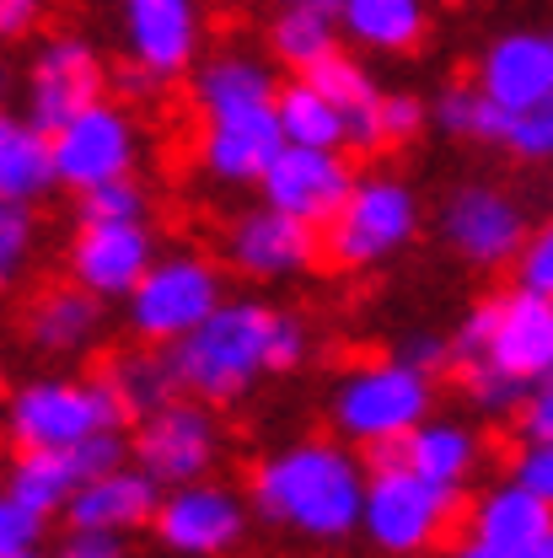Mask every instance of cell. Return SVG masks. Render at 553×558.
<instances>
[{
  "label": "cell",
  "mask_w": 553,
  "mask_h": 558,
  "mask_svg": "<svg viewBox=\"0 0 553 558\" xmlns=\"http://www.w3.org/2000/svg\"><path fill=\"white\" fill-rule=\"evenodd\" d=\"M172 354V371H178V387L189 398H205V403H237L248 398L264 376H285L296 365H306L312 354V328L269 301H220L205 323L183 339V344L167 349Z\"/></svg>",
  "instance_id": "6da1fadb"
},
{
  "label": "cell",
  "mask_w": 553,
  "mask_h": 558,
  "mask_svg": "<svg viewBox=\"0 0 553 558\" xmlns=\"http://www.w3.org/2000/svg\"><path fill=\"white\" fill-rule=\"evenodd\" d=\"M452 365L479 414H516L553 376V295L527 284L484 295L452 333Z\"/></svg>",
  "instance_id": "7a4b0ae2"
},
{
  "label": "cell",
  "mask_w": 553,
  "mask_h": 558,
  "mask_svg": "<svg viewBox=\"0 0 553 558\" xmlns=\"http://www.w3.org/2000/svg\"><path fill=\"white\" fill-rule=\"evenodd\" d=\"M365 478L371 468L354 457L339 435H306L269 451L253 468V515L275 532H290L301 543H345L360 532V510H365Z\"/></svg>",
  "instance_id": "3957f363"
},
{
  "label": "cell",
  "mask_w": 553,
  "mask_h": 558,
  "mask_svg": "<svg viewBox=\"0 0 553 558\" xmlns=\"http://www.w3.org/2000/svg\"><path fill=\"white\" fill-rule=\"evenodd\" d=\"M435 414V376L404 354L354 360L328 387V424L354 451H398L424 418Z\"/></svg>",
  "instance_id": "277c9868"
},
{
  "label": "cell",
  "mask_w": 553,
  "mask_h": 558,
  "mask_svg": "<svg viewBox=\"0 0 553 558\" xmlns=\"http://www.w3.org/2000/svg\"><path fill=\"white\" fill-rule=\"evenodd\" d=\"M124 409L113 398V387L97 376H33L22 381L5 409H0V429L16 451H70L92 435L124 429Z\"/></svg>",
  "instance_id": "5b68a950"
},
{
  "label": "cell",
  "mask_w": 553,
  "mask_h": 558,
  "mask_svg": "<svg viewBox=\"0 0 553 558\" xmlns=\"http://www.w3.org/2000/svg\"><path fill=\"white\" fill-rule=\"evenodd\" d=\"M457 499L462 494L419 478L398 451H382V457H371L360 537L387 558H419L430 554L446 537V526L457 521Z\"/></svg>",
  "instance_id": "8992f818"
},
{
  "label": "cell",
  "mask_w": 553,
  "mask_h": 558,
  "mask_svg": "<svg viewBox=\"0 0 553 558\" xmlns=\"http://www.w3.org/2000/svg\"><path fill=\"white\" fill-rule=\"evenodd\" d=\"M419 236V194L393 172L354 178L339 215L323 226V258L334 269H382Z\"/></svg>",
  "instance_id": "52a82bcc"
},
{
  "label": "cell",
  "mask_w": 553,
  "mask_h": 558,
  "mask_svg": "<svg viewBox=\"0 0 553 558\" xmlns=\"http://www.w3.org/2000/svg\"><path fill=\"white\" fill-rule=\"evenodd\" d=\"M226 301V275L205 253H161L124 301V323L140 344H183L209 312Z\"/></svg>",
  "instance_id": "ba28073f"
},
{
  "label": "cell",
  "mask_w": 553,
  "mask_h": 558,
  "mask_svg": "<svg viewBox=\"0 0 553 558\" xmlns=\"http://www.w3.org/2000/svg\"><path fill=\"white\" fill-rule=\"evenodd\" d=\"M435 231L468 269H516V258L532 236V220L510 189L473 178V183H457L441 199Z\"/></svg>",
  "instance_id": "9c48e42d"
},
{
  "label": "cell",
  "mask_w": 553,
  "mask_h": 558,
  "mask_svg": "<svg viewBox=\"0 0 553 558\" xmlns=\"http://www.w3.org/2000/svg\"><path fill=\"white\" fill-rule=\"evenodd\" d=\"M49 145H55V178L70 194H92L140 167V124L113 97H97L81 113H70L60 130H49Z\"/></svg>",
  "instance_id": "30bf717a"
},
{
  "label": "cell",
  "mask_w": 553,
  "mask_h": 558,
  "mask_svg": "<svg viewBox=\"0 0 553 558\" xmlns=\"http://www.w3.org/2000/svg\"><path fill=\"white\" fill-rule=\"evenodd\" d=\"M220 446H226V435H220L215 403L189 398V392H178V398L161 403L156 414L135 418V435H130V457H135L161 488L209 478L215 462H220Z\"/></svg>",
  "instance_id": "8fae6325"
},
{
  "label": "cell",
  "mask_w": 553,
  "mask_h": 558,
  "mask_svg": "<svg viewBox=\"0 0 553 558\" xmlns=\"http://www.w3.org/2000/svg\"><path fill=\"white\" fill-rule=\"evenodd\" d=\"M220 253H226V269L231 275L259 279V284L301 279V275H312L317 258H323V226H312V220H301L290 209L253 205L226 220Z\"/></svg>",
  "instance_id": "7c38bea8"
},
{
  "label": "cell",
  "mask_w": 553,
  "mask_h": 558,
  "mask_svg": "<svg viewBox=\"0 0 553 558\" xmlns=\"http://www.w3.org/2000/svg\"><path fill=\"white\" fill-rule=\"evenodd\" d=\"M113 16L130 54V75L167 86L200 65V49H205L200 0H113Z\"/></svg>",
  "instance_id": "4fadbf2b"
},
{
  "label": "cell",
  "mask_w": 553,
  "mask_h": 558,
  "mask_svg": "<svg viewBox=\"0 0 553 558\" xmlns=\"http://www.w3.org/2000/svg\"><path fill=\"white\" fill-rule=\"evenodd\" d=\"M151 532L161 537L167 554H178V558H220L242 543L248 505H242L237 488L215 484V478L178 484L161 494V510H156Z\"/></svg>",
  "instance_id": "5bb4252c"
},
{
  "label": "cell",
  "mask_w": 553,
  "mask_h": 558,
  "mask_svg": "<svg viewBox=\"0 0 553 558\" xmlns=\"http://www.w3.org/2000/svg\"><path fill=\"white\" fill-rule=\"evenodd\" d=\"M22 86H27V119L44 124V130H60L70 113L108 97V70H103V54H97L92 38L55 33L33 49Z\"/></svg>",
  "instance_id": "9a60e30c"
},
{
  "label": "cell",
  "mask_w": 553,
  "mask_h": 558,
  "mask_svg": "<svg viewBox=\"0 0 553 558\" xmlns=\"http://www.w3.org/2000/svg\"><path fill=\"white\" fill-rule=\"evenodd\" d=\"M151 264H156L151 220H81L65 247V275L103 301H130V290Z\"/></svg>",
  "instance_id": "2e32d148"
},
{
  "label": "cell",
  "mask_w": 553,
  "mask_h": 558,
  "mask_svg": "<svg viewBox=\"0 0 553 558\" xmlns=\"http://www.w3.org/2000/svg\"><path fill=\"white\" fill-rule=\"evenodd\" d=\"M119 462H130V440H124V429H108V435H92L70 451H16L5 468V488L22 505H33L38 515H65L75 488L92 484L97 473H108Z\"/></svg>",
  "instance_id": "e0dca14e"
},
{
  "label": "cell",
  "mask_w": 553,
  "mask_h": 558,
  "mask_svg": "<svg viewBox=\"0 0 553 558\" xmlns=\"http://www.w3.org/2000/svg\"><path fill=\"white\" fill-rule=\"evenodd\" d=\"M354 161H349L345 150H323V145H279L275 161L264 167V178H259V194H264V205L275 209H290V215H301V220H312V226H328L339 205L349 199V189H354Z\"/></svg>",
  "instance_id": "ac0fdd59"
},
{
  "label": "cell",
  "mask_w": 553,
  "mask_h": 558,
  "mask_svg": "<svg viewBox=\"0 0 553 558\" xmlns=\"http://www.w3.org/2000/svg\"><path fill=\"white\" fill-rule=\"evenodd\" d=\"M275 60L253 54V49H220L194 65V113L200 124H226V119H259L275 113L279 102Z\"/></svg>",
  "instance_id": "d6986e66"
},
{
  "label": "cell",
  "mask_w": 553,
  "mask_h": 558,
  "mask_svg": "<svg viewBox=\"0 0 553 558\" xmlns=\"http://www.w3.org/2000/svg\"><path fill=\"white\" fill-rule=\"evenodd\" d=\"M161 494H167V488L156 484L135 457H130V462H119V468H108V473H97L92 484L75 488V499L65 505V521H70V532L130 537V532H140V526L156 521Z\"/></svg>",
  "instance_id": "ffe728a7"
},
{
  "label": "cell",
  "mask_w": 553,
  "mask_h": 558,
  "mask_svg": "<svg viewBox=\"0 0 553 558\" xmlns=\"http://www.w3.org/2000/svg\"><path fill=\"white\" fill-rule=\"evenodd\" d=\"M479 92L500 108H532V102H549L553 97V33L538 27H516V33H500L479 54Z\"/></svg>",
  "instance_id": "44dd1931"
},
{
  "label": "cell",
  "mask_w": 553,
  "mask_h": 558,
  "mask_svg": "<svg viewBox=\"0 0 553 558\" xmlns=\"http://www.w3.org/2000/svg\"><path fill=\"white\" fill-rule=\"evenodd\" d=\"M103 328H108V301L92 295V290H81L75 279L38 290V295L27 301V312H22L27 344L38 349V354H55V360L92 354L97 339H103Z\"/></svg>",
  "instance_id": "7402d4cb"
},
{
  "label": "cell",
  "mask_w": 553,
  "mask_h": 558,
  "mask_svg": "<svg viewBox=\"0 0 553 558\" xmlns=\"http://www.w3.org/2000/svg\"><path fill=\"white\" fill-rule=\"evenodd\" d=\"M468 537H479L489 548L505 554H532L538 543L553 537V505L543 494H532L527 484L505 478V484L484 488L468 510Z\"/></svg>",
  "instance_id": "603a6c76"
},
{
  "label": "cell",
  "mask_w": 553,
  "mask_h": 558,
  "mask_svg": "<svg viewBox=\"0 0 553 558\" xmlns=\"http://www.w3.org/2000/svg\"><path fill=\"white\" fill-rule=\"evenodd\" d=\"M285 145L275 113L259 119H226V124H205L200 130V167L226 189H259L264 167L275 161Z\"/></svg>",
  "instance_id": "cb8c5ba5"
},
{
  "label": "cell",
  "mask_w": 553,
  "mask_h": 558,
  "mask_svg": "<svg viewBox=\"0 0 553 558\" xmlns=\"http://www.w3.org/2000/svg\"><path fill=\"white\" fill-rule=\"evenodd\" d=\"M398 457L414 468L419 478L452 488V494H462V488L473 484L479 462H484V440H479V429L462 424V418H435L430 414L414 435L398 446Z\"/></svg>",
  "instance_id": "d4e9b609"
},
{
  "label": "cell",
  "mask_w": 553,
  "mask_h": 558,
  "mask_svg": "<svg viewBox=\"0 0 553 558\" xmlns=\"http://www.w3.org/2000/svg\"><path fill=\"white\" fill-rule=\"evenodd\" d=\"M345 44L365 54H414L430 33L424 0H334Z\"/></svg>",
  "instance_id": "484cf974"
},
{
  "label": "cell",
  "mask_w": 553,
  "mask_h": 558,
  "mask_svg": "<svg viewBox=\"0 0 553 558\" xmlns=\"http://www.w3.org/2000/svg\"><path fill=\"white\" fill-rule=\"evenodd\" d=\"M49 189H60L49 130H44V124H33L27 113L0 108V199L38 205Z\"/></svg>",
  "instance_id": "4316f807"
},
{
  "label": "cell",
  "mask_w": 553,
  "mask_h": 558,
  "mask_svg": "<svg viewBox=\"0 0 553 558\" xmlns=\"http://www.w3.org/2000/svg\"><path fill=\"white\" fill-rule=\"evenodd\" d=\"M345 54V27L334 5H279L269 22V60L290 75H312Z\"/></svg>",
  "instance_id": "83f0119b"
},
{
  "label": "cell",
  "mask_w": 553,
  "mask_h": 558,
  "mask_svg": "<svg viewBox=\"0 0 553 558\" xmlns=\"http://www.w3.org/2000/svg\"><path fill=\"white\" fill-rule=\"evenodd\" d=\"M312 81L339 102L349 130V150H387V124H382V108H387V92L376 86V75L360 65V60H328L323 70H312Z\"/></svg>",
  "instance_id": "f1b7e54d"
},
{
  "label": "cell",
  "mask_w": 553,
  "mask_h": 558,
  "mask_svg": "<svg viewBox=\"0 0 553 558\" xmlns=\"http://www.w3.org/2000/svg\"><path fill=\"white\" fill-rule=\"evenodd\" d=\"M103 381L113 387L119 409H124L130 418L156 414L161 403H172V398L183 392V387H178V371H172V354L156 349V344L113 354V360L103 365Z\"/></svg>",
  "instance_id": "f546056e"
},
{
  "label": "cell",
  "mask_w": 553,
  "mask_h": 558,
  "mask_svg": "<svg viewBox=\"0 0 553 558\" xmlns=\"http://www.w3.org/2000/svg\"><path fill=\"white\" fill-rule=\"evenodd\" d=\"M275 119H279V135L290 140V145H323V150H345L349 145L339 102H334L312 75H290V81L279 86Z\"/></svg>",
  "instance_id": "4dcf8cb0"
},
{
  "label": "cell",
  "mask_w": 553,
  "mask_h": 558,
  "mask_svg": "<svg viewBox=\"0 0 553 558\" xmlns=\"http://www.w3.org/2000/svg\"><path fill=\"white\" fill-rule=\"evenodd\" d=\"M38 258V215L33 205L0 199V295L16 290Z\"/></svg>",
  "instance_id": "1f68e13d"
},
{
  "label": "cell",
  "mask_w": 553,
  "mask_h": 558,
  "mask_svg": "<svg viewBox=\"0 0 553 558\" xmlns=\"http://www.w3.org/2000/svg\"><path fill=\"white\" fill-rule=\"evenodd\" d=\"M430 124L452 140H484L489 97L479 92V81H446V86L430 97Z\"/></svg>",
  "instance_id": "d6a6232c"
},
{
  "label": "cell",
  "mask_w": 553,
  "mask_h": 558,
  "mask_svg": "<svg viewBox=\"0 0 553 558\" xmlns=\"http://www.w3.org/2000/svg\"><path fill=\"white\" fill-rule=\"evenodd\" d=\"M500 150L516 156V161H527V167H549L553 161V97L549 102H532V108H516L505 119Z\"/></svg>",
  "instance_id": "836d02e7"
},
{
  "label": "cell",
  "mask_w": 553,
  "mask_h": 558,
  "mask_svg": "<svg viewBox=\"0 0 553 558\" xmlns=\"http://www.w3.org/2000/svg\"><path fill=\"white\" fill-rule=\"evenodd\" d=\"M81 220H151V189L130 178H113L92 194H81Z\"/></svg>",
  "instance_id": "e575fe53"
},
{
  "label": "cell",
  "mask_w": 553,
  "mask_h": 558,
  "mask_svg": "<svg viewBox=\"0 0 553 558\" xmlns=\"http://www.w3.org/2000/svg\"><path fill=\"white\" fill-rule=\"evenodd\" d=\"M44 532H49V515H38L33 505H22L11 488L0 484V558L44 548Z\"/></svg>",
  "instance_id": "d590c367"
},
{
  "label": "cell",
  "mask_w": 553,
  "mask_h": 558,
  "mask_svg": "<svg viewBox=\"0 0 553 558\" xmlns=\"http://www.w3.org/2000/svg\"><path fill=\"white\" fill-rule=\"evenodd\" d=\"M516 284H527L538 295H553V220L527 236V247L516 258Z\"/></svg>",
  "instance_id": "8d00e7d4"
},
{
  "label": "cell",
  "mask_w": 553,
  "mask_h": 558,
  "mask_svg": "<svg viewBox=\"0 0 553 558\" xmlns=\"http://www.w3.org/2000/svg\"><path fill=\"white\" fill-rule=\"evenodd\" d=\"M382 124H387V145H409L430 124V102H419L414 92H387Z\"/></svg>",
  "instance_id": "74e56055"
},
{
  "label": "cell",
  "mask_w": 553,
  "mask_h": 558,
  "mask_svg": "<svg viewBox=\"0 0 553 558\" xmlns=\"http://www.w3.org/2000/svg\"><path fill=\"white\" fill-rule=\"evenodd\" d=\"M510 478L527 484L532 494H543L553 505V440H527L516 451V462H510Z\"/></svg>",
  "instance_id": "f35d334b"
},
{
  "label": "cell",
  "mask_w": 553,
  "mask_h": 558,
  "mask_svg": "<svg viewBox=\"0 0 553 558\" xmlns=\"http://www.w3.org/2000/svg\"><path fill=\"white\" fill-rule=\"evenodd\" d=\"M516 424H521V440H553V376L527 392V403L516 409Z\"/></svg>",
  "instance_id": "ab89813d"
},
{
  "label": "cell",
  "mask_w": 553,
  "mask_h": 558,
  "mask_svg": "<svg viewBox=\"0 0 553 558\" xmlns=\"http://www.w3.org/2000/svg\"><path fill=\"white\" fill-rule=\"evenodd\" d=\"M393 354H404L409 365H419V371H430V376H435V371H446V365H452V339H446V333L419 328V333H409Z\"/></svg>",
  "instance_id": "60d3db41"
},
{
  "label": "cell",
  "mask_w": 553,
  "mask_h": 558,
  "mask_svg": "<svg viewBox=\"0 0 553 558\" xmlns=\"http://www.w3.org/2000/svg\"><path fill=\"white\" fill-rule=\"evenodd\" d=\"M44 16V0H0V44H16L38 27Z\"/></svg>",
  "instance_id": "b9f144b4"
},
{
  "label": "cell",
  "mask_w": 553,
  "mask_h": 558,
  "mask_svg": "<svg viewBox=\"0 0 553 558\" xmlns=\"http://www.w3.org/2000/svg\"><path fill=\"white\" fill-rule=\"evenodd\" d=\"M55 558H124V537H108V532H70Z\"/></svg>",
  "instance_id": "7bdbcfd3"
},
{
  "label": "cell",
  "mask_w": 553,
  "mask_h": 558,
  "mask_svg": "<svg viewBox=\"0 0 553 558\" xmlns=\"http://www.w3.org/2000/svg\"><path fill=\"white\" fill-rule=\"evenodd\" d=\"M446 558H532V554H505V548H489V543H479V537H468L462 548H452Z\"/></svg>",
  "instance_id": "ee69618b"
},
{
  "label": "cell",
  "mask_w": 553,
  "mask_h": 558,
  "mask_svg": "<svg viewBox=\"0 0 553 558\" xmlns=\"http://www.w3.org/2000/svg\"><path fill=\"white\" fill-rule=\"evenodd\" d=\"M275 5H334V0H275Z\"/></svg>",
  "instance_id": "f6af8a7d"
},
{
  "label": "cell",
  "mask_w": 553,
  "mask_h": 558,
  "mask_svg": "<svg viewBox=\"0 0 553 558\" xmlns=\"http://www.w3.org/2000/svg\"><path fill=\"white\" fill-rule=\"evenodd\" d=\"M532 558H553V537H549V543H538V548H532Z\"/></svg>",
  "instance_id": "bcb514c9"
},
{
  "label": "cell",
  "mask_w": 553,
  "mask_h": 558,
  "mask_svg": "<svg viewBox=\"0 0 553 558\" xmlns=\"http://www.w3.org/2000/svg\"><path fill=\"white\" fill-rule=\"evenodd\" d=\"M16 558H44V548H33V554H16Z\"/></svg>",
  "instance_id": "7dc6e473"
},
{
  "label": "cell",
  "mask_w": 553,
  "mask_h": 558,
  "mask_svg": "<svg viewBox=\"0 0 553 558\" xmlns=\"http://www.w3.org/2000/svg\"><path fill=\"white\" fill-rule=\"evenodd\" d=\"M0 97H5V70H0Z\"/></svg>",
  "instance_id": "c3c4849f"
},
{
  "label": "cell",
  "mask_w": 553,
  "mask_h": 558,
  "mask_svg": "<svg viewBox=\"0 0 553 558\" xmlns=\"http://www.w3.org/2000/svg\"><path fill=\"white\" fill-rule=\"evenodd\" d=\"M452 5H462V0H452Z\"/></svg>",
  "instance_id": "681fc988"
}]
</instances>
